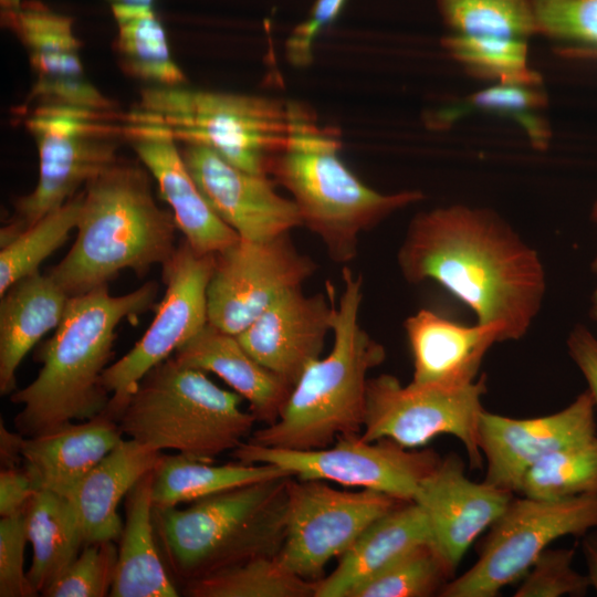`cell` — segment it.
Instances as JSON below:
<instances>
[{"instance_id":"6da1fadb","label":"cell","mask_w":597,"mask_h":597,"mask_svg":"<svg viewBox=\"0 0 597 597\" xmlns=\"http://www.w3.org/2000/svg\"><path fill=\"white\" fill-rule=\"evenodd\" d=\"M397 261L406 281L437 282L476 323L499 325L504 342L528 332L546 293L538 253L488 208L451 205L416 214Z\"/></svg>"},{"instance_id":"74e56055","label":"cell","mask_w":597,"mask_h":597,"mask_svg":"<svg viewBox=\"0 0 597 597\" xmlns=\"http://www.w3.org/2000/svg\"><path fill=\"white\" fill-rule=\"evenodd\" d=\"M546 104V95L538 87L495 83L470 95L448 112L446 119L453 121L469 109L509 116L523 127L533 145L545 147L551 137L549 128L536 112Z\"/></svg>"},{"instance_id":"7402d4cb","label":"cell","mask_w":597,"mask_h":597,"mask_svg":"<svg viewBox=\"0 0 597 597\" xmlns=\"http://www.w3.org/2000/svg\"><path fill=\"white\" fill-rule=\"evenodd\" d=\"M413 360L410 384L460 388L474 383L488 350L504 342L499 325H463L430 310H419L404 323Z\"/></svg>"},{"instance_id":"7dc6e473","label":"cell","mask_w":597,"mask_h":597,"mask_svg":"<svg viewBox=\"0 0 597 597\" xmlns=\"http://www.w3.org/2000/svg\"><path fill=\"white\" fill-rule=\"evenodd\" d=\"M582 546L587 564V577L590 587L597 593V532L586 535Z\"/></svg>"},{"instance_id":"d6986e66","label":"cell","mask_w":597,"mask_h":597,"mask_svg":"<svg viewBox=\"0 0 597 597\" xmlns=\"http://www.w3.org/2000/svg\"><path fill=\"white\" fill-rule=\"evenodd\" d=\"M181 145V156L198 188L240 238L263 241L302 227L295 202L279 195L268 176L242 170L207 147Z\"/></svg>"},{"instance_id":"cb8c5ba5","label":"cell","mask_w":597,"mask_h":597,"mask_svg":"<svg viewBox=\"0 0 597 597\" xmlns=\"http://www.w3.org/2000/svg\"><path fill=\"white\" fill-rule=\"evenodd\" d=\"M164 452L133 439H123L91 469L69 494L85 544L117 541L124 523L117 507L132 488L159 464Z\"/></svg>"},{"instance_id":"484cf974","label":"cell","mask_w":597,"mask_h":597,"mask_svg":"<svg viewBox=\"0 0 597 597\" xmlns=\"http://www.w3.org/2000/svg\"><path fill=\"white\" fill-rule=\"evenodd\" d=\"M174 357L184 365L218 375L248 400L256 421L266 425L277 419L293 388L256 362L235 335L210 323L178 348Z\"/></svg>"},{"instance_id":"c3c4849f","label":"cell","mask_w":597,"mask_h":597,"mask_svg":"<svg viewBox=\"0 0 597 597\" xmlns=\"http://www.w3.org/2000/svg\"><path fill=\"white\" fill-rule=\"evenodd\" d=\"M561 53L569 57H597V49L570 46L562 49Z\"/></svg>"},{"instance_id":"bcb514c9","label":"cell","mask_w":597,"mask_h":597,"mask_svg":"<svg viewBox=\"0 0 597 597\" xmlns=\"http://www.w3.org/2000/svg\"><path fill=\"white\" fill-rule=\"evenodd\" d=\"M24 436L0 426V455L2 468H18L22 459L21 448Z\"/></svg>"},{"instance_id":"681fc988","label":"cell","mask_w":597,"mask_h":597,"mask_svg":"<svg viewBox=\"0 0 597 597\" xmlns=\"http://www.w3.org/2000/svg\"><path fill=\"white\" fill-rule=\"evenodd\" d=\"M111 4L151 6L154 0H108Z\"/></svg>"},{"instance_id":"e0dca14e","label":"cell","mask_w":597,"mask_h":597,"mask_svg":"<svg viewBox=\"0 0 597 597\" xmlns=\"http://www.w3.org/2000/svg\"><path fill=\"white\" fill-rule=\"evenodd\" d=\"M125 140L157 180L184 239L200 253H218L240 239L211 208L191 177L172 133L134 107L125 113Z\"/></svg>"},{"instance_id":"d4e9b609","label":"cell","mask_w":597,"mask_h":597,"mask_svg":"<svg viewBox=\"0 0 597 597\" xmlns=\"http://www.w3.org/2000/svg\"><path fill=\"white\" fill-rule=\"evenodd\" d=\"M433 542L427 516L415 502H401L368 525L339 556L335 569L314 582L313 597H347L415 546Z\"/></svg>"},{"instance_id":"ffe728a7","label":"cell","mask_w":597,"mask_h":597,"mask_svg":"<svg viewBox=\"0 0 597 597\" xmlns=\"http://www.w3.org/2000/svg\"><path fill=\"white\" fill-rule=\"evenodd\" d=\"M513 493L473 482L454 454L441 459L420 482L413 501L425 512L432 541L455 570L472 543L503 514Z\"/></svg>"},{"instance_id":"7bdbcfd3","label":"cell","mask_w":597,"mask_h":597,"mask_svg":"<svg viewBox=\"0 0 597 597\" xmlns=\"http://www.w3.org/2000/svg\"><path fill=\"white\" fill-rule=\"evenodd\" d=\"M346 0H316L306 20L297 24L285 41L287 61L297 67L313 61V46L318 34L341 13Z\"/></svg>"},{"instance_id":"8992f818","label":"cell","mask_w":597,"mask_h":597,"mask_svg":"<svg viewBox=\"0 0 597 597\" xmlns=\"http://www.w3.org/2000/svg\"><path fill=\"white\" fill-rule=\"evenodd\" d=\"M290 478L224 490L185 509L154 507L159 551L174 576L185 584L253 557L276 556Z\"/></svg>"},{"instance_id":"f546056e","label":"cell","mask_w":597,"mask_h":597,"mask_svg":"<svg viewBox=\"0 0 597 597\" xmlns=\"http://www.w3.org/2000/svg\"><path fill=\"white\" fill-rule=\"evenodd\" d=\"M117 33L114 40L121 71L147 87L188 85L174 60L166 30L151 6L111 4Z\"/></svg>"},{"instance_id":"b9f144b4","label":"cell","mask_w":597,"mask_h":597,"mask_svg":"<svg viewBox=\"0 0 597 597\" xmlns=\"http://www.w3.org/2000/svg\"><path fill=\"white\" fill-rule=\"evenodd\" d=\"M29 542L24 513L0 521V596L34 597L39 593L23 570Z\"/></svg>"},{"instance_id":"f6af8a7d","label":"cell","mask_w":597,"mask_h":597,"mask_svg":"<svg viewBox=\"0 0 597 597\" xmlns=\"http://www.w3.org/2000/svg\"><path fill=\"white\" fill-rule=\"evenodd\" d=\"M567 349L570 358L584 376L597 409V337L583 325L569 333Z\"/></svg>"},{"instance_id":"7a4b0ae2","label":"cell","mask_w":597,"mask_h":597,"mask_svg":"<svg viewBox=\"0 0 597 597\" xmlns=\"http://www.w3.org/2000/svg\"><path fill=\"white\" fill-rule=\"evenodd\" d=\"M158 284L144 283L133 292L112 295L107 285L70 297L54 334L35 352L42 364L35 379L10 395L21 405L17 431L33 437L64 423L83 421L104 412L111 394L102 377L113 354L116 327L148 311Z\"/></svg>"},{"instance_id":"f35d334b","label":"cell","mask_w":597,"mask_h":597,"mask_svg":"<svg viewBox=\"0 0 597 597\" xmlns=\"http://www.w3.org/2000/svg\"><path fill=\"white\" fill-rule=\"evenodd\" d=\"M118 561L115 541L86 543L76 559L43 594L45 597H105Z\"/></svg>"},{"instance_id":"8fae6325","label":"cell","mask_w":597,"mask_h":597,"mask_svg":"<svg viewBox=\"0 0 597 597\" xmlns=\"http://www.w3.org/2000/svg\"><path fill=\"white\" fill-rule=\"evenodd\" d=\"M485 391L484 375L460 388L402 386L395 376L379 375L368 379L360 438L389 439L415 449L437 436L451 434L464 446L471 467L480 469L479 425Z\"/></svg>"},{"instance_id":"ee69618b","label":"cell","mask_w":597,"mask_h":597,"mask_svg":"<svg viewBox=\"0 0 597 597\" xmlns=\"http://www.w3.org/2000/svg\"><path fill=\"white\" fill-rule=\"evenodd\" d=\"M39 486L24 468H2L0 472L1 517L23 514Z\"/></svg>"},{"instance_id":"836d02e7","label":"cell","mask_w":597,"mask_h":597,"mask_svg":"<svg viewBox=\"0 0 597 597\" xmlns=\"http://www.w3.org/2000/svg\"><path fill=\"white\" fill-rule=\"evenodd\" d=\"M517 493L546 501L597 494V436L535 462L524 473Z\"/></svg>"},{"instance_id":"277c9868","label":"cell","mask_w":597,"mask_h":597,"mask_svg":"<svg viewBox=\"0 0 597 597\" xmlns=\"http://www.w3.org/2000/svg\"><path fill=\"white\" fill-rule=\"evenodd\" d=\"M289 137L270 175L292 195L305 226L321 238L337 263L357 254L358 237L394 212L423 199L419 190L379 192L339 158L342 133L322 126L315 112L287 102Z\"/></svg>"},{"instance_id":"5bb4252c","label":"cell","mask_w":597,"mask_h":597,"mask_svg":"<svg viewBox=\"0 0 597 597\" xmlns=\"http://www.w3.org/2000/svg\"><path fill=\"white\" fill-rule=\"evenodd\" d=\"M214 261V253H200L184 239L161 265L166 291L153 322L135 346L103 373V386L111 394L106 411L116 420L146 373L208 324L207 290Z\"/></svg>"},{"instance_id":"9a60e30c","label":"cell","mask_w":597,"mask_h":597,"mask_svg":"<svg viewBox=\"0 0 597 597\" xmlns=\"http://www.w3.org/2000/svg\"><path fill=\"white\" fill-rule=\"evenodd\" d=\"M315 270L290 232L263 241L240 238L216 253L207 290L208 323L237 336Z\"/></svg>"},{"instance_id":"7c38bea8","label":"cell","mask_w":597,"mask_h":597,"mask_svg":"<svg viewBox=\"0 0 597 597\" xmlns=\"http://www.w3.org/2000/svg\"><path fill=\"white\" fill-rule=\"evenodd\" d=\"M232 457L247 464L276 465L300 480L332 481L413 501L420 482L441 458L433 450H411L389 439L368 442L360 434L338 437L331 448L291 450L242 442Z\"/></svg>"},{"instance_id":"f907efd6","label":"cell","mask_w":597,"mask_h":597,"mask_svg":"<svg viewBox=\"0 0 597 597\" xmlns=\"http://www.w3.org/2000/svg\"><path fill=\"white\" fill-rule=\"evenodd\" d=\"M591 219L597 224V201L594 203L591 209ZM591 270L594 273L597 274V253L595 255V259L591 262Z\"/></svg>"},{"instance_id":"2e32d148","label":"cell","mask_w":597,"mask_h":597,"mask_svg":"<svg viewBox=\"0 0 597 597\" xmlns=\"http://www.w3.org/2000/svg\"><path fill=\"white\" fill-rule=\"evenodd\" d=\"M0 8L1 25L25 49L34 76L24 111L48 105L119 111L86 75L73 18L39 0H0Z\"/></svg>"},{"instance_id":"4316f807","label":"cell","mask_w":597,"mask_h":597,"mask_svg":"<svg viewBox=\"0 0 597 597\" xmlns=\"http://www.w3.org/2000/svg\"><path fill=\"white\" fill-rule=\"evenodd\" d=\"M0 394L17 390V369L30 349L65 313L70 295L50 274L35 272L0 295Z\"/></svg>"},{"instance_id":"1f68e13d","label":"cell","mask_w":597,"mask_h":597,"mask_svg":"<svg viewBox=\"0 0 597 597\" xmlns=\"http://www.w3.org/2000/svg\"><path fill=\"white\" fill-rule=\"evenodd\" d=\"M190 597H310L314 582L289 570L276 556L253 557L184 584Z\"/></svg>"},{"instance_id":"ac0fdd59","label":"cell","mask_w":597,"mask_h":597,"mask_svg":"<svg viewBox=\"0 0 597 597\" xmlns=\"http://www.w3.org/2000/svg\"><path fill=\"white\" fill-rule=\"evenodd\" d=\"M596 406L586 389L558 412L515 419L483 411L479 448L486 462L484 482L517 492L530 467L565 446L596 436Z\"/></svg>"},{"instance_id":"4dcf8cb0","label":"cell","mask_w":597,"mask_h":597,"mask_svg":"<svg viewBox=\"0 0 597 597\" xmlns=\"http://www.w3.org/2000/svg\"><path fill=\"white\" fill-rule=\"evenodd\" d=\"M277 476L292 475L273 464H247L238 461L217 465L180 453H164L154 471L151 498L154 507H171Z\"/></svg>"},{"instance_id":"d6a6232c","label":"cell","mask_w":597,"mask_h":597,"mask_svg":"<svg viewBox=\"0 0 597 597\" xmlns=\"http://www.w3.org/2000/svg\"><path fill=\"white\" fill-rule=\"evenodd\" d=\"M441 45L465 71L499 84L538 87L541 75L530 67L527 40L450 33Z\"/></svg>"},{"instance_id":"603a6c76","label":"cell","mask_w":597,"mask_h":597,"mask_svg":"<svg viewBox=\"0 0 597 597\" xmlns=\"http://www.w3.org/2000/svg\"><path fill=\"white\" fill-rule=\"evenodd\" d=\"M117 420L106 410L83 421L24 437V468L39 489L69 496L80 480L124 438Z\"/></svg>"},{"instance_id":"4fadbf2b","label":"cell","mask_w":597,"mask_h":597,"mask_svg":"<svg viewBox=\"0 0 597 597\" xmlns=\"http://www.w3.org/2000/svg\"><path fill=\"white\" fill-rule=\"evenodd\" d=\"M406 502L383 492L331 488L321 480L286 485L285 536L277 554L296 576L316 582L333 557H339L375 520Z\"/></svg>"},{"instance_id":"52a82bcc","label":"cell","mask_w":597,"mask_h":597,"mask_svg":"<svg viewBox=\"0 0 597 597\" xmlns=\"http://www.w3.org/2000/svg\"><path fill=\"white\" fill-rule=\"evenodd\" d=\"M241 398L171 356L140 379L117 422L123 434L158 451L212 462L253 432L256 419L240 408Z\"/></svg>"},{"instance_id":"ab89813d","label":"cell","mask_w":597,"mask_h":597,"mask_svg":"<svg viewBox=\"0 0 597 597\" xmlns=\"http://www.w3.org/2000/svg\"><path fill=\"white\" fill-rule=\"evenodd\" d=\"M538 34L597 49V0H530Z\"/></svg>"},{"instance_id":"d590c367","label":"cell","mask_w":597,"mask_h":597,"mask_svg":"<svg viewBox=\"0 0 597 597\" xmlns=\"http://www.w3.org/2000/svg\"><path fill=\"white\" fill-rule=\"evenodd\" d=\"M454 569L433 542L415 546L356 586L347 597H426L440 593Z\"/></svg>"},{"instance_id":"ba28073f","label":"cell","mask_w":597,"mask_h":597,"mask_svg":"<svg viewBox=\"0 0 597 597\" xmlns=\"http://www.w3.org/2000/svg\"><path fill=\"white\" fill-rule=\"evenodd\" d=\"M135 107L163 122L179 145L207 147L256 175H270L289 137L287 102L265 96L145 86Z\"/></svg>"},{"instance_id":"8d00e7d4","label":"cell","mask_w":597,"mask_h":597,"mask_svg":"<svg viewBox=\"0 0 597 597\" xmlns=\"http://www.w3.org/2000/svg\"><path fill=\"white\" fill-rule=\"evenodd\" d=\"M451 33L527 40L538 34L530 0H436Z\"/></svg>"},{"instance_id":"816d5d0a","label":"cell","mask_w":597,"mask_h":597,"mask_svg":"<svg viewBox=\"0 0 597 597\" xmlns=\"http://www.w3.org/2000/svg\"><path fill=\"white\" fill-rule=\"evenodd\" d=\"M590 317L597 323V289L591 296Z\"/></svg>"},{"instance_id":"f1b7e54d","label":"cell","mask_w":597,"mask_h":597,"mask_svg":"<svg viewBox=\"0 0 597 597\" xmlns=\"http://www.w3.org/2000/svg\"><path fill=\"white\" fill-rule=\"evenodd\" d=\"M32 564L27 575L43 594L76 559L85 545L75 507L67 496L39 489L24 511Z\"/></svg>"},{"instance_id":"5b68a950","label":"cell","mask_w":597,"mask_h":597,"mask_svg":"<svg viewBox=\"0 0 597 597\" xmlns=\"http://www.w3.org/2000/svg\"><path fill=\"white\" fill-rule=\"evenodd\" d=\"M344 290L335 304L334 345L311 362L293 386L277 419L254 430L249 442L291 450L328 447L338 437L360 434L366 415L368 371L386 350L359 324L363 280L343 269Z\"/></svg>"},{"instance_id":"e575fe53","label":"cell","mask_w":597,"mask_h":597,"mask_svg":"<svg viewBox=\"0 0 597 597\" xmlns=\"http://www.w3.org/2000/svg\"><path fill=\"white\" fill-rule=\"evenodd\" d=\"M82 201L83 191L1 247L0 295L20 279L39 272L41 263L66 241L77 226Z\"/></svg>"},{"instance_id":"44dd1931","label":"cell","mask_w":597,"mask_h":597,"mask_svg":"<svg viewBox=\"0 0 597 597\" xmlns=\"http://www.w3.org/2000/svg\"><path fill=\"white\" fill-rule=\"evenodd\" d=\"M326 293L305 295L301 287H296L237 335L256 362L292 387L304 368L320 357L326 335L332 331L336 291L329 282Z\"/></svg>"},{"instance_id":"83f0119b","label":"cell","mask_w":597,"mask_h":597,"mask_svg":"<svg viewBox=\"0 0 597 597\" xmlns=\"http://www.w3.org/2000/svg\"><path fill=\"white\" fill-rule=\"evenodd\" d=\"M154 471L143 476L125 498V522L119 537L112 597L179 595L157 545L151 498Z\"/></svg>"},{"instance_id":"9c48e42d","label":"cell","mask_w":597,"mask_h":597,"mask_svg":"<svg viewBox=\"0 0 597 597\" xmlns=\"http://www.w3.org/2000/svg\"><path fill=\"white\" fill-rule=\"evenodd\" d=\"M24 125L35 142L39 178L14 200L10 222L22 230L73 198L80 187L115 165L125 140V113L74 106H36Z\"/></svg>"},{"instance_id":"3957f363","label":"cell","mask_w":597,"mask_h":597,"mask_svg":"<svg viewBox=\"0 0 597 597\" xmlns=\"http://www.w3.org/2000/svg\"><path fill=\"white\" fill-rule=\"evenodd\" d=\"M76 240L50 274L70 295L86 293L129 269L144 275L174 254V213L156 202L148 172L118 160L83 190Z\"/></svg>"},{"instance_id":"30bf717a","label":"cell","mask_w":597,"mask_h":597,"mask_svg":"<svg viewBox=\"0 0 597 597\" xmlns=\"http://www.w3.org/2000/svg\"><path fill=\"white\" fill-rule=\"evenodd\" d=\"M597 528V494L546 501L512 498L490 527L478 561L450 579L442 597H494L520 580L548 546L566 535Z\"/></svg>"},{"instance_id":"60d3db41","label":"cell","mask_w":597,"mask_h":597,"mask_svg":"<svg viewBox=\"0 0 597 597\" xmlns=\"http://www.w3.org/2000/svg\"><path fill=\"white\" fill-rule=\"evenodd\" d=\"M573 548H546L522 578L514 597L584 596L590 587L587 575L572 567Z\"/></svg>"}]
</instances>
